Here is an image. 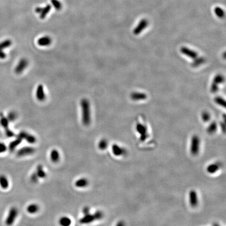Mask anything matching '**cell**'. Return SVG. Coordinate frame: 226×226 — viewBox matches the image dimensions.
Instances as JSON below:
<instances>
[{
    "mask_svg": "<svg viewBox=\"0 0 226 226\" xmlns=\"http://www.w3.org/2000/svg\"><path fill=\"white\" fill-rule=\"evenodd\" d=\"M81 110H82V121L85 126H89L91 121V107L89 101L86 98H83L81 101Z\"/></svg>",
    "mask_w": 226,
    "mask_h": 226,
    "instance_id": "cell-1",
    "label": "cell"
},
{
    "mask_svg": "<svg viewBox=\"0 0 226 226\" xmlns=\"http://www.w3.org/2000/svg\"><path fill=\"white\" fill-rule=\"evenodd\" d=\"M18 215V210L15 207H11L10 209L7 214V217L6 218L5 223L6 226H11L14 224L16 218Z\"/></svg>",
    "mask_w": 226,
    "mask_h": 226,
    "instance_id": "cell-2",
    "label": "cell"
},
{
    "mask_svg": "<svg viewBox=\"0 0 226 226\" xmlns=\"http://www.w3.org/2000/svg\"><path fill=\"white\" fill-rule=\"evenodd\" d=\"M0 124L5 130L6 135L7 137H12L14 136V133L9 128V121L7 117H6L2 114V113H0Z\"/></svg>",
    "mask_w": 226,
    "mask_h": 226,
    "instance_id": "cell-3",
    "label": "cell"
},
{
    "mask_svg": "<svg viewBox=\"0 0 226 226\" xmlns=\"http://www.w3.org/2000/svg\"><path fill=\"white\" fill-rule=\"evenodd\" d=\"M200 139L196 136H193L191 139V153L193 156H196L200 151Z\"/></svg>",
    "mask_w": 226,
    "mask_h": 226,
    "instance_id": "cell-4",
    "label": "cell"
},
{
    "mask_svg": "<svg viewBox=\"0 0 226 226\" xmlns=\"http://www.w3.org/2000/svg\"><path fill=\"white\" fill-rule=\"evenodd\" d=\"M35 151L36 150L34 148L26 146L19 149L16 154L18 157H24L34 154L35 153Z\"/></svg>",
    "mask_w": 226,
    "mask_h": 226,
    "instance_id": "cell-5",
    "label": "cell"
},
{
    "mask_svg": "<svg viewBox=\"0 0 226 226\" xmlns=\"http://www.w3.org/2000/svg\"><path fill=\"white\" fill-rule=\"evenodd\" d=\"M18 137H19L22 140H26L29 144H34L36 142V137L33 135L28 133L26 132H21L19 133Z\"/></svg>",
    "mask_w": 226,
    "mask_h": 226,
    "instance_id": "cell-6",
    "label": "cell"
},
{
    "mask_svg": "<svg viewBox=\"0 0 226 226\" xmlns=\"http://www.w3.org/2000/svg\"><path fill=\"white\" fill-rule=\"evenodd\" d=\"M28 62L26 59L23 58L19 60L15 68V72L17 74H21L28 66Z\"/></svg>",
    "mask_w": 226,
    "mask_h": 226,
    "instance_id": "cell-7",
    "label": "cell"
},
{
    "mask_svg": "<svg viewBox=\"0 0 226 226\" xmlns=\"http://www.w3.org/2000/svg\"><path fill=\"white\" fill-rule=\"evenodd\" d=\"M136 129L138 133H140V139L141 141H144L147 138V128L143 125L138 124L136 126Z\"/></svg>",
    "mask_w": 226,
    "mask_h": 226,
    "instance_id": "cell-8",
    "label": "cell"
},
{
    "mask_svg": "<svg viewBox=\"0 0 226 226\" xmlns=\"http://www.w3.org/2000/svg\"><path fill=\"white\" fill-rule=\"evenodd\" d=\"M51 8L50 5L48 4L46 6L44 7H36L35 11H36V12L37 13V14L40 15V18L41 19H44L51 10Z\"/></svg>",
    "mask_w": 226,
    "mask_h": 226,
    "instance_id": "cell-9",
    "label": "cell"
},
{
    "mask_svg": "<svg viewBox=\"0 0 226 226\" xmlns=\"http://www.w3.org/2000/svg\"><path fill=\"white\" fill-rule=\"evenodd\" d=\"M112 150L113 154L115 156L120 157L126 156L127 154V150L124 148L120 147L116 144H114L112 147Z\"/></svg>",
    "mask_w": 226,
    "mask_h": 226,
    "instance_id": "cell-10",
    "label": "cell"
},
{
    "mask_svg": "<svg viewBox=\"0 0 226 226\" xmlns=\"http://www.w3.org/2000/svg\"><path fill=\"white\" fill-rule=\"evenodd\" d=\"M36 97L37 100L40 102H43L46 99V94L45 93L44 86L42 84L37 86L36 92Z\"/></svg>",
    "mask_w": 226,
    "mask_h": 226,
    "instance_id": "cell-11",
    "label": "cell"
},
{
    "mask_svg": "<svg viewBox=\"0 0 226 226\" xmlns=\"http://www.w3.org/2000/svg\"><path fill=\"white\" fill-rule=\"evenodd\" d=\"M189 203L192 207H196L198 204V195L196 192L192 190L189 192Z\"/></svg>",
    "mask_w": 226,
    "mask_h": 226,
    "instance_id": "cell-12",
    "label": "cell"
},
{
    "mask_svg": "<svg viewBox=\"0 0 226 226\" xmlns=\"http://www.w3.org/2000/svg\"><path fill=\"white\" fill-rule=\"evenodd\" d=\"M95 221H96V220H95L94 216L93 214L89 213V214L83 215L82 217L80 219L79 223H80L81 224H91Z\"/></svg>",
    "mask_w": 226,
    "mask_h": 226,
    "instance_id": "cell-13",
    "label": "cell"
},
{
    "mask_svg": "<svg viewBox=\"0 0 226 226\" xmlns=\"http://www.w3.org/2000/svg\"><path fill=\"white\" fill-rule=\"evenodd\" d=\"M180 51L183 54L193 59H196L198 56L197 54L195 51H193L188 48L182 47L180 49Z\"/></svg>",
    "mask_w": 226,
    "mask_h": 226,
    "instance_id": "cell-14",
    "label": "cell"
},
{
    "mask_svg": "<svg viewBox=\"0 0 226 226\" xmlns=\"http://www.w3.org/2000/svg\"><path fill=\"white\" fill-rule=\"evenodd\" d=\"M89 184V180L86 177H81L77 179L75 182V186L77 188H86Z\"/></svg>",
    "mask_w": 226,
    "mask_h": 226,
    "instance_id": "cell-15",
    "label": "cell"
},
{
    "mask_svg": "<svg viewBox=\"0 0 226 226\" xmlns=\"http://www.w3.org/2000/svg\"><path fill=\"white\" fill-rule=\"evenodd\" d=\"M147 25L148 22L145 19H142L140 21V23H139L138 26L135 28V30H133V33L135 34V35L139 34L147 26Z\"/></svg>",
    "mask_w": 226,
    "mask_h": 226,
    "instance_id": "cell-16",
    "label": "cell"
},
{
    "mask_svg": "<svg viewBox=\"0 0 226 226\" xmlns=\"http://www.w3.org/2000/svg\"><path fill=\"white\" fill-rule=\"evenodd\" d=\"M51 42H52V40H51V38L48 36L41 37L37 41V43L39 45L42 46V47L49 46L51 44Z\"/></svg>",
    "mask_w": 226,
    "mask_h": 226,
    "instance_id": "cell-17",
    "label": "cell"
},
{
    "mask_svg": "<svg viewBox=\"0 0 226 226\" xmlns=\"http://www.w3.org/2000/svg\"><path fill=\"white\" fill-rule=\"evenodd\" d=\"M35 172H36L39 179H45L47 176V173L45 170H44V167L42 165H38Z\"/></svg>",
    "mask_w": 226,
    "mask_h": 226,
    "instance_id": "cell-18",
    "label": "cell"
},
{
    "mask_svg": "<svg viewBox=\"0 0 226 226\" xmlns=\"http://www.w3.org/2000/svg\"><path fill=\"white\" fill-rule=\"evenodd\" d=\"M50 158L51 161L54 163H57L60 159V154L58 150L53 149L50 153Z\"/></svg>",
    "mask_w": 226,
    "mask_h": 226,
    "instance_id": "cell-19",
    "label": "cell"
},
{
    "mask_svg": "<svg viewBox=\"0 0 226 226\" xmlns=\"http://www.w3.org/2000/svg\"><path fill=\"white\" fill-rule=\"evenodd\" d=\"M39 206L37 204H30L27 207V212L30 214H35L38 212L39 210Z\"/></svg>",
    "mask_w": 226,
    "mask_h": 226,
    "instance_id": "cell-20",
    "label": "cell"
},
{
    "mask_svg": "<svg viewBox=\"0 0 226 226\" xmlns=\"http://www.w3.org/2000/svg\"><path fill=\"white\" fill-rule=\"evenodd\" d=\"M0 186L2 189H6L9 187V180L6 175H0Z\"/></svg>",
    "mask_w": 226,
    "mask_h": 226,
    "instance_id": "cell-21",
    "label": "cell"
},
{
    "mask_svg": "<svg viewBox=\"0 0 226 226\" xmlns=\"http://www.w3.org/2000/svg\"><path fill=\"white\" fill-rule=\"evenodd\" d=\"M22 140H23L21 138L18 137L16 139L12 141L9 145V149L10 151H14L17 148V147L21 144Z\"/></svg>",
    "mask_w": 226,
    "mask_h": 226,
    "instance_id": "cell-22",
    "label": "cell"
},
{
    "mask_svg": "<svg viewBox=\"0 0 226 226\" xmlns=\"http://www.w3.org/2000/svg\"><path fill=\"white\" fill-rule=\"evenodd\" d=\"M59 224L61 226H70L72 224V221L70 217L63 216L59 220Z\"/></svg>",
    "mask_w": 226,
    "mask_h": 226,
    "instance_id": "cell-23",
    "label": "cell"
},
{
    "mask_svg": "<svg viewBox=\"0 0 226 226\" xmlns=\"http://www.w3.org/2000/svg\"><path fill=\"white\" fill-rule=\"evenodd\" d=\"M220 165L219 163H215L209 165L207 168V171L210 174H214L217 172L220 169Z\"/></svg>",
    "mask_w": 226,
    "mask_h": 226,
    "instance_id": "cell-24",
    "label": "cell"
},
{
    "mask_svg": "<svg viewBox=\"0 0 226 226\" xmlns=\"http://www.w3.org/2000/svg\"><path fill=\"white\" fill-rule=\"evenodd\" d=\"M132 99L135 101L137 100H145L147 98V95L145 93H133L131 95Z\"/></svg>",
    "mask_w": 226,
    "mask_h": 226,
    "instance_id": "cell-25",
    "label": "cell"
},
{
    "mask_svg": "<svg viewBox=\"0 0 226 226\" xmlns=\"http://www.w3.org/2000/svg\"><path fill=\"white\" fill-rule=\"evenodd\" d=\"M108 141L105 139H102L100 140L98 144V147L101 150H104L108 147Z\"/></svg>",
    "mask_w": 226,
    "mask_h": 226,
    "instance_id": "cell-26",
    "label": "cell"
},
{
    "mask_svg": "<svg viewBox=\"0 0 226 226\" xmlns=\"http://www.w3.org/2000/svg\"><path fill=\"white\" fill-rule=\"evenodd\" d=\"M12 42L10 40H6L0 43V51H3V50L11 46Z\"/></svg>",
    "mask_w": 226,
    "mask_h": 226,
    "instance_id": "cell-27",
    "label": "cell"
},
{
    "mask_svg": "<svg viewBox=\"0 0 226 226\" xmlns=\"http://www.w3.org/2000/svg\"><path fill=\"white\" fill-rule=\"evenodd\" d=\"M217 124L215 122H213L207 128V132L209 134H212L214 133H215L216 131L217 130Z\"/></svg>",
    "mask_w": 226,
    "mask_h": 226,
    "instance_id": "cell-28",
    "label": "cell"
},
{
    "mask_svg": "<svg viewBox=\"0 0 226 226\" xmlns=\"http://www.w3.org/2000/svg\"><path fill=\"white\" fill-rule=\"evenodd\" d=\"M95 218L96 221L100 220H102L104 218V212H102V210H98L96 211L93 214Z\"/></svg>",
    "mask_w": 226,
    "mask_h": 226,
    "instance_id": "cell-29",
    "label": "cell"
},
{
    "mask_svg": "<svg viewBox=\"0 0 226 226\" xmlns=\"http://www.w3.org/2000/svg\"><path fill=\"white\" fill-rule=\"evenodd\" d=\"M7 118L9 121H14L17 118V114L14 111H11L7 115Z\"/></svg>",
    "mask_w": 226,
    "mask_h": 226,
    "instance_id": "cell-30",
    "label": "cell"
},
{
    "mask_svg": "<svg viewBox=\"0 0 226 226\" xmlns=\"http://www.w3.org/2000/svg\"><path fill=\"white\" fill-rule=\"evenodd\" d=\"M224 81V78L223 77V75L221 74H217L216 75L215 77H214L213 82L215 83L216 84L218 85L220 83H223Z\"/></svg>",
    "mask_w": 226,
    "mask_h": 226,
    "instance_id": "cell-31",
    "label": "cell"
},
{
    "mask_svg": "<svg viewBox=\"0 0 226 226\" xmlns=\"http://www.w3.org/2000/svg\"><path fill=\"white\" fill-rule=\"evenodd\" d=\"M51 2L54 8L57 10H60L62 8V4L61 2L58 0H51Z\"/></svg>",
    "mask_w": 226,
    "mask_h": 226,
    "instance_id": "cell-32",
    "label": "cell"
},
{
    "mask_svg": "<svg viewBox=\"0 0 226 226\" xmlns=\"http://www.w3.org/2000/svg\"><path fill=\"white\" fill-rule=\"evenodd\" d=\"M215 102L218 105H220L221 106L225 107L226 106V102L224 100L220 97H217L215 99Z\"/></svg>",
    "mask_w": 226,
    "mask_h": 226,
    "instance_id": "cell-33",
    "label": "cell"
},
{
    "mask_svg": "<svg viewBox=\"0 0 226 226\" xmlns=\"http://www.w3.org/2000/svg\"><path fill=\"white\" fill-rule=\"evenodd\" d=\"M30 180L33 183H36L38 182L39 180V177H38L37 174L36 173V172H34L33 173L30 175Z\"/></svg>",
    "mask_w": 226,
    "mask_h": 226,
    "instance_id": "cell-34",
    "label": "cell"
},
{
    "mask_svg": "<svg viewBox=\"0 0 226 226\" xmlns=\"http://www.w3.org/2000/svg\"><path fill=\"white\" fill-rule=\"evenodd\" d=\"M215 12L216 14L218 16H219V18H223V16L224 15V12L220 7H216Z\"/></svg>",
    "mask_w": 226,
    "mask_h": 226,
    "instance_id": "cell-35",
    "label": "cell"
},
{
    "mask_svg": "<svg viewBox=\"0 0 226 226\" xmlns=\"http://www.w3.org/2000/svg\"><path fill=\"white\" fill-rule=\"evenodd\" d=\"M195 59V60L193 62V65L195 67L198 66L205 62V59L203 58H196Z\"/></svg>",
    "mask_w": 226,
    "mask_h": 226,
    "instance_id": "cell-36",
    "label": "cell"
},
{
    "mask_svg": "<svg viewBox=\"0 0 226 226\" xmlns=\"http://www.w3.org/2000/svg\"><path fill=\"white\" fill-rule=\"evenodd\" d=\"M6 150H7V147L6 145V144H4L3 142H0V154L6 153Z\"/></svg>",
    "mask_w": 226,
    "mask_h": 226,
    "instance_id": "cell-37",
    "label": "cell"
},
{
    "mask_svg": "<svg viewBox=\"0 0 226 226\" xmlns=\"http://www.w3.org/2000/svg\"><path fill=\"white\" fill-rule=\"evenodd\" d=\"M202 118L203 119L204 121L207 122L210 119V115L208 112H204L202 114Z\"/></svg>",
    "mask_w": 226,
    "mask_h": 226,
    "instance_id": "cell-38",
    "label": "cell"
},
{
    "mask_svg": "<svg viewBox=\"0 0 226 226\" xmlns=\"http://www.w3.org/2000/svg\"><path fill=\"white\" fill-rule=\"evenodd\" d=\"M82 211L83 215L91 213V209H90V208L89 206H85V207H83Z\"/></svg>",
    "mask_w": 226,
    "mask_h": 226,
    "instance_id": "cell-39",
    "label": "cell"
},
{
    "mask_svg": "<svg viewBox=\"0 0 226 226\" xmlns=\"http://www.w3.org/2000/svg\"><path fill=\"white\" fill-rule=\"evenodd\" d=\"M6 57V53H4L3 51H0V59H5Z\"/></svg>",
    "mask_w": 226,
    "mask_h": 226,
    "instance_id": "cell-40",
    "label": "cell"
},
{
    "mask_svg": "<svg viewBox=\"0 0 226 226\" xmlns=\"http://www.w3.org/2000/svg\"><path fill=\"white\" fill-rule=\"evenodd\" d=\"M115 226H125V223L123 220H120L116 224Z\"/></svg>",
    "mask_w": 226,
    "mask_h": 226,
    "instance_id": "cell-41",
    "label": "cell"
},
{
    "mask_svg": "<svg viewBox=\"0 0 226 226\" xmlns=\"http://www.w3.org/2000/svg\"><path fill=\"white\" fill-rule=\"evenodd\" d=\"M219 226V224H216V223H215V224H213V226Z\"/></svg>",
    "mask_w": 226,
    "mask_h": 226,
    "instance_id": "cell-42",
    "label": "cell"
}]
</instances>
